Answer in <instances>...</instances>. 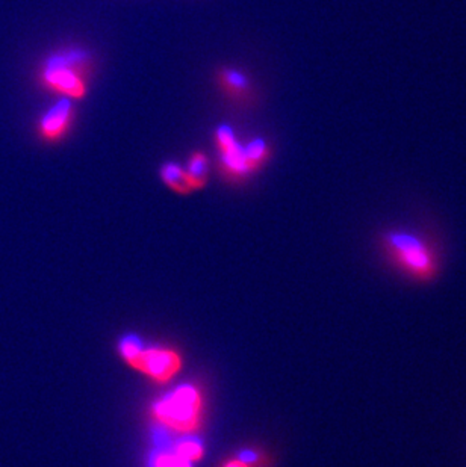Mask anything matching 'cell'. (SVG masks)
Returning a JSON list of instances; mask_svg holds the SVG:
<instances>
[{"instance_id": "4fadbf2b", "label": "cell", "mask_w": 466, "mask_h": 467, "mask_svg": "<svg viewBox=\"0 0 466 467\" xmlns=\"http://www.w3.org/2000/svg\"><path fill=\"white\" fill-rule=\"evenodd\" d=\"M239 460L250 466L251 463H255L256 460H258V455L255 452H251V451H242L241 454H239Z\"/></svg>"}, {"instance_id": "8fae6325", "label": "cell", "mask_w": 466, "mask_h": 467, "mask_svg": "<svg viewBox=\"0 0 466 467\" xmlns=\"http://www.w3.org/2000/svg\"><path fill=\"white\" fill-rule=\"evenodd\" d=\"M175 451L177 454L182 455L184 459L189 460L191 463L202 459L203 455V446L196 439H184L175 446Z\"/></svg>"}, {"instance_id": "5bb4252c", "label": "cell", "mask_w": 466, "mask_h": 467, "mask_svg": "<svg viewBox=\"0 0 466 467\" xmlns=\"http://www.w3.org/2000/svg\"><path fill=\"white\" fill-rule=\"evenodd\" d=\"M223 467H250L249 464L244 463V462H241V460H232V462H229V463H226Z\"/></svg>"}, {"instance_id": "8992f818", "label": "cell", "mask_w": 466, "mask_h": 467, "mask_svg": "<svg viewBox=\"0 0 466 467\" xmlns=\"http://www.w3.org/2000/svg\"><path fill=\"white\" fill-rule=\"evenodd\" d=\"M129 365L161 383L172 379L181 369V358L172 349L143 348Z\"/></svg>"}, {"instance_id": "52a82bcc", "label": "cell", "mask_w": 466, "mask_h": 467, "mask_svg": "<svg viewBox=\"0 0 466 467\" xmlns=\"http://www.w3.org/2000/svg\"><path fill=\"white\" fill-rule=\"evenodd\" d=\"M217 80L220 85L221 91L228 94L229 98L242 100L250 93V79L246 71L235 68V67H223L217 73Z\"/></svg>"}, {"instance_id": "3957f363", "label": "cell", "mask_w": 466, "mask_h": 467, "mask_svg": "<svg viewBox=\"0 0 466 467\" xmlns=\"http://www.w3.org/2000/svg\"><path fill=\"white\" fill-rule=\"evenodd\" d=\"M202 398L197 389L185 384L175 389L154 406V418L176 431H194L198 427Z\"/></svg>"}, {"instance_id": "30bf717a", "label": "cell", "mask_w": 466, "mask_h": 467, "mask_svg": "<svg viewBox=\"0 0 466 467\" xmlns=\"http://www.w3.org/2000/svg\"><path fill=\"white\" fill-rule=\"evenodd\" d=\"M149 467H193V463L177 454L176 451H173V452L154 454Z\"/></svg>"}, {"instance_id": "ba28073f", "label": "cell", "mask_w": 466, "mask_h": 467, "mask_svg": "<svg viewBox=\"0 0 466 467\" xmlns=\"http://www.w3.org/2000/svg\"><path fill=\"white\" fill-rule=\"evenodd\" d=\"M161 179L164 183L175 191L177 194H189L193 192L194 188L189 182L188 174H186L185 167H182L177 162H165L161 170H159Z\"/></svg>"}, {"instance_id": "277c9868", "label": "cell", "mask_w": 466, "mask_h": 467, "mask_svg": "<svg viewBox=\"0 0 466 467\" xmlns=\"http://www.w3.org/2000/svg\"><path fill=\"white\" fill-rule=\"evenodd\" d=\"M217 150L220 156L221 170L230 179H244L258 171L256 161L250 155L247 142L242 144L232 126L220 124L214 133Z\"/></svg>"}, {"instance_id": "9c48e42d", "label": "cell", "mask_w": 466, "mask_h": 467, "mask_svg": "<svg viewBox=\"0 0 466 467\" xmlns=\"http://www.w3.org/2000/svg\"><path fill=\"white\" fill-rule=\"evenodd\" d=\"M185 170L194 191L202 190L207 186V176H209V159L205 151H193L186 162Z\"/></svg>"}, {"instance_id": "7a4b0ae2", "label": "cell", "mask_w": 466, "mask_h": 467, "mask_svg": "<svg viewBox=\"0 0 466 467\" xmlns=\"http://www.w3.org/2000/svg\"><path fill=\"white\" fill-rule=\"evenodd\" d=\"M91 55L82 47H64L50 53L41 64L38 79L52 93L71 100L89 96Z\"/></svg>"}, {"instance_id": "5b68a950", "label": "cell", "mask_w": 466, "mask_h": 467, "mask_svg": "<svg viewBox=\"0 0 466 467\" xmlns=\"http://www.w3.org/2000/svg\"><path fill=\"white\" fill-rule=\"evenodd\" d=\"M76 108L71 99L62 98L41 115L37 124V132L41 141L59 142L70 132L75 123Z\"/></svg>"}, {"instance_id": "7c38bea8", "label": "cell", "mask_w": 466, "mask_h": 467, "mask_svg": "<svg viewBox=\"0 0 466 467\" xmlns=\"http://www.w3.org/2000/svg\"><path fill=\"white\" fill-rule=\"evenodd\" d=\"M119 348L122 358L129 363L133 358H137L138 354L141 353V349L144 348V344L141 342L138 336L131 335L120 340Z\"/></svg>"}, {"instance_id": "6da1fadb", "label": "cell", "mask_w": 466, "mask_h": 467, "mask_svg": "<svg viewBox=\"0 0 466 467\" xmlns=\"http://www.w3.org/2000/svg\"><path fill=\"white\" fill-rule=\"evenodd\" d=\"M378 254L401 277L429 285L442 271V252L436 239L410 227H387L377 234Z\"/></svg>"}]
</instances>
